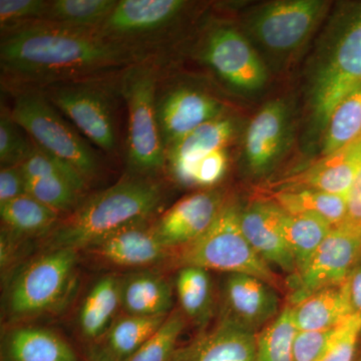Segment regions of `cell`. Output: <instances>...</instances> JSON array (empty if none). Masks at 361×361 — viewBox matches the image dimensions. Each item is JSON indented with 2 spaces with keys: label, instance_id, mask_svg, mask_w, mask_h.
Masks as SVG:
<instances>
[{
  "label": "cell",
  "instance_id": "cell-1",
  "mask_svg": "<svg viewBox=\"0 0 361 361\" xmlns=\"http://www.w3.org/2000/svg\"><path fill=\"white\" fill-rule=\"evenodd\" d=\"M149 58L145 52L104 39L97 30L44 21L1 30L2 75L21 89L92 78Z\"/></svg>",
  "mask_w": 361,
  "mask_h": 361
},
{
  "label": "cell",
  "instance_id": "cell-2",
  "mask_svg": "<svg viewBox=\"0 0 361 361\" xmlns=\"http://www.w3.org/2000/svg\"><path fill=\"white\" fill-rule=\"evenodd\" d=\"M155 178L132 175L90 196L52 230V249L90 248L125 226L149 219L163 201Z\"/></svg>",
  "mask_w": 361,
  "mask_h": 361
},
{
  "label": "cell",
  "instance_id": "cell-3",
  "mask_svg": "<svg viewBox=\"0 0 361 361\" xmlns=\"http://www.w3.org/2000/svg\"><path fill=\"white\" fill-rule=\"evenodd\" d=\"M329 28L310 77L311 111L319 127H326L338 104L361 85V4L339 13Z\"/></svg>",
  "mask_w": 361,
  "mask_h": 361
},
{
  "label": "cell",
  "instance_id": "cell-4",
  "mask_svg": "<svg viewBox=\"0 0 361 361\" xmlns=\"http://www.w3.org/2000/svg\"><path fill=\"white\" fill-rule=\"evenodd\" d=\"M157 85L158 71L151 61L123 68L116 84L127 104V161L132 175L155 178L166 167L156 113Z\"/></svg>",
  "mask_w": 361,
  "mask_h": 361
},
{
  "label": "cell",
  "instance_id": "cell-5",
  "mask_svg": "<svg viewBox=\"0 0 361 361\" xmlns=\"http://www.w3.org/2000/svg\"><path fill=\"white\" fill-rule=\"evenodd\" d=\"M177 249V261L182 267L241 273L262 279L275 289L281 288L279 277L244 236L236 206L225 204L217 219L202 236Z\"/></svg>",
  "mask_w": 361,
  "mask_h": 361
},
{
  "label": "cell",
  "instance_id": "cell-6",
  "mask_svg": "<svg viewBox=\"0 0 361 361\" xmlns=\"http://www.w3.org/2000/svg\"><path fill=\"white\" fill-rule=\"evenodd\" d=\"M11 113L39 148L70 164L85 180L97 174L96 152L66 123L42 90H18Z\"/></svg>",
  "mask_w": 361,
  "mask_h": 361
},
{
  "label": "cell",
  "instance_id": "cell-7",
  "mask_svg": "<svg viewBox=\"0 0 361 361\" xmlns=\"http://www.w3.org/2000/svg\"><path fill=\"white\" fill-rule=\"evenodd\" d=\"M77 252L73 249H51L26 266L9 288V313L14 317H27L59 306L73 283Z\"/></svg>",
  "mask_w": 361,
  "mask_h": 361
},
{
  "label": "cell",
  "instance_id": "cell-8",
  "mask_svg": "<svg viewBox=\"0 0 361 361\" xmlns=\"http://www.w3.org/2000/svg\"><path fill=\"white\" fill-rule=\"evenodd\" d=\"M39 90L90 142L108 153L115 149L114 103L108 85L92 78L58 82Z\"/></svg>",
  "mask_w": 361,
  "mask_h": 361
},
{
  "label": "cell",
  "instance_id": "cell-9",
  "mask_svg": "<svg viewBox=\"0 0 361 361\" xmlns=\"http://www.w3.org/2000/svg\"><path fill=\"white\" fill-rule=\"evenodd\" d=\"M188 6L183 0H118L97 30L104 39L145 52V47L180 20Z\"/></svg>",
  "mask_w": 361,
  "mask_h": 361
},
{
  "label": "cell",
  "instance_id": "cell-10",
  "mask_svg": "<svg viewBox=\"0 0 361 361\" xmlns=\"http://www.w3.org/2000/svg\"><path fill=\"white\" fill-rule=\"evenodd\" d=\"M326 4L320 0H284L261 6L251 16L249 30L266 51L285 54L310 37Z\"/></svg>",
  "mask_w": 361,
  "mask_h": 361
},
{
  "label": "cell",
  "instance_id": "cell-11",
  "mask_svg": "<svg viewBox=\"0 0 361 361\" xmlns=\"http://www.w3.org/2000/svg\"><path fill=\"white\" fill-rule=\"evenodd\" d=\"M361 233L345 224L334 228L318 247L310 264L294 276L291 306L315 292L343 284L360 262Z\"/></svg>",
  "mask_w": 361,
  "mask_h": 361
},
{
  "label": "cell",
  "instance_id": "cell-12",
  "mask_svg": "<svg viewBox=\"0 0 361 361\" xmlns=\"http://www.w3.org/2000/svg\"><path fill=\"white\" fill-rule=\"evenodd\" d=\"M201 59L230 87L244 92L261 89L267 71L250 42L236 28L218 25L207 33Z\"/></svg>",
  "mask_w": 361,
  "mask_h": 361
},
{
  "label": "cell",
  "instance_id": "cell-13",
  "mask_svg": "<svg viewBox=\"0 0 361 361\" xmlns=\"http://www.w3.org/2000/svg\"><path fill=\"white\" fill-rule=\"evenodd\" d=\"M156 113L166 152L203 123L222 116V104L189 85H157Z\"/></svg>",
  "mask_w": 361,
  "mask_h": 361
},
{
  "label": "cell",
  "instance_id": "cell-14",
  "mask_svg": "<svg viewBox=\"0 0 361 361\" xmlns=\"http://www.w3.org/2000/svg\"><path fill=\"white\" fill-rule=\"evenodd\" d=\"M225 204L215 191L188 195L154 223L157 235L169 250L191 243L212 226Z\"/></svg>",
  "mask_w": 361,
  "mask_h": 361
},
{
  "label": "cell",
  "instance_id": "cell-15",
  "mask_svg": "<svg viewBox=\"0 0 361 361\" xmlns=\"http://www.w3.org/2000/svg\"><path fill=\"white\" fill-rule=\"evenodd\" d=\"M223 296L224 318L255 334L274 320L279 311L276 289L251 275L228 274Z\"/></svg>",
  "mask_w": 361,
  "mask_h": 361
},
{
  "label": "cell",
  "instance_id": "cell-16",
  "mask_svg": "<svg viewBox=\"0 0 361 361\" xmlns=\"http://www.w3.org/2000/svg\"><path fill=\"white\" fill-rule=\"evenodd\" d=\"M283 215L284 211L274 202L255 201L240 211V225L250 245L267 264L294 275L295 262L282 233Z\"/></svg>",
  "mask_w": 361,
  "mask_h": 361
},
{
  "label": "cell",
  "instance_id": "cell-17",
  "mask_svg": "<svg viewBox=\"0 0 361 361\" xmlns=\"http://www.w3.org/2000/svg\"><path fill=\"white\" fill-rule=\"evenodd\" d=\"M288 109L280 99L266 104L252 118L244 139V152L254 174L269 170L281 156L288 135Z\"/></svg>",
  "mask_w": 361,
  "mask_h": 361
},
{
  "label": "cell",
  "instance_id": "cell-18",
  "mask_svg": "<svg viewBox=\"0 0 361 361\" xmlns=\"http://www.w3.org/2000/svg\"><path fill=\"white\" fill-rule=\"evenodd\" d=\"M90 249L106 262L123 267L155 264L171 252L161 243L149 219L125 226Z\"/></svg>",
  "mask_w": 361,
  "mask_h": 361
},
{
  "label": "cell",
  "instance_id": "cell-19",
  "mask_svg": "<svg viewBox=\"0 0 361 361\" xmlns=\"http://www.w3.org/2000/svg\"><path fill=\"white\" fill-rule=\"evenodd\" d=\"M257 334L223 318L182 348L171 361H256Z\"/></svg>",
  "mask_w": 361,
  "mask_h": 361
},
{
  "label": "cell",
  "instance_id": "cell-20",
  "mask_svg": "<svg viewBox=\"0 0 361 361\" xmlns=\"http://www.w3.org/2000/svg\"><path fill=\"white\" fill-rule=\"evenodd\" d=\"M234 133V123L225 116L203 123L166 152V167L178 183L186 186L194 166L209 154L226 149Z\"/></svg>",
  "mask_w": 361,
  "mask_h": 361
},
{
  "label": "cell",
  "instance_id": "cell-21",
  "mask_svg": "<svg viewBox=\"0 0 361 361\" xmlns=\"http://www.w3.org/2000/svg\"><path fill=\"white\" fill-rule=\"evenodd\" d=\"M361 139L334 155L323 157L302 174L281 182L284 189H310L348 197L360 168Z\"/></svg>",
  "mask_w": 361,
  "mask_h": 361
},
{
  "label": "cell",
  "instance_id": "cell-22",
  "mask_svg": "<svg viewBox=\"0 0 361 361\" xmlns=\"http://www.w3.org/2000/svg\"><path fill=\"white\" fill-rule=\"evenodd\" d=\"M291 307L298 331L334 329L353 314L346 281L315 292Z\"/></svg>",
  "mask_w": 361,
  "mask_h": 361
},
{
  "label": "cell",
  "instance_id": "cell-23",
  "mask_svg": "<svg viewBox=\"0 0 361 361\" xmlns=\"http://www.w3.org/2000/svg\"><path fill=\"white\" fill-rule=\"evenodd\" d=\"M6 361H78L75 351L56 332L39 327H23L7 334Z\"/></svg>",
  "mask_w": 361,
  "mask_h": 361
},
{
  "label": "cell",
  "instance_id": "cell-24",
  "mask_svg": "<svg viewBox=\"0 0 361 361\" xmlns=\"http://www.w3.org/2000/svg\"><path fill=\"white\" fill-rule=\"evenodd\" d=\"M122 305L130 315H168L172 307V290L160 275L137 273L122 281Z\"/></svg>",
  "mask_w": 361,
  "mask_h": 361
},
{
  "label": "cell",
  "instance_id": "cell-25",
  "mask_svg": "<svg viewBox=\"0 0 361 361\" xmlns=\"http://www.w3.org/2000/svg\"><path fill=\"white\" fill-rule=\"evenodd\" d=\"M281 226L285 241L295 262L296 276L307 267L318 247L334 227L318 216L285 212Z\"/></svg>",
  "mask_w": 361,
  "mask_h": 361
},
{
  "label": "cell",
  "instance_id": "cell-26",
  "mask_svg": "<svg viewBox=\"0 0 361 361\" xmlns=\"http://www.w3.org/2000/svg\"><path fill=\"white\" fill-rule=\"evenodd\" d=\"M121 304L122 280L111 275L99 280L80 308V327L84 336L94 339L103 336Z\"/></svg>",
  "mask_w": 361,
  "mask_h": 361
},
{
  "label": "cell",
  "instance_id": "cell-27",
  "mask_svg": "<svg viewBox=\"0 0 361 361\" xmlns=\"http://www.w3.org/2000/svg\"><path fill=\"white\" fill-rule=\"evenodd\" d=\"M287 214H308L338 227L348 217V197L310 189L281 190L272 200Z\"/></svg>",
  "mask_w": 361,
  "mask_h": 361
},
{
  "label": "cell",
  "instance_id": "cell-28",
  "mask_svg": "<svg viewBox=\"0 0 361 361\" xmlns=\"http://www.w3.org/2000/svg\"><path fill=\"white\" fill-rule=\"evenodd\" d=\"M0 216L9 234L35 236L54 229L59 213L26 194L0 204Z\"/></svg>",
  "mask_w": 361,
  "mask_h": 361
},
{
  "label": "cell",
  "instance_id": "cell-29",
  "mask_svg": "<svg viewBox=\"0 0 361 361\" xmlns=\"http://www.w3.org/2000/svg\"><path fill=\"white\" fill-rule=\"evenodd\" d=\"M116 4L118 0H49L40 21L77 30H97Z\"/></svg>",
  "mask_w": 361,
  "mask_h": 361
},
{
  "label": "cell",
  "instance_id": "cell-30",
  "mask_svg": "<svg viewBox=\"0 0 361 361\" xmlns=\"http://www.w3.org/2000/svg\"><path fill=\"white\" fill-rule=\"evenodd\" d=\"M361 139V85L344 97L330 116L322 155H334Z\"/></svg>",
  "mask_w": 361,
  "mask_h": 361
},
{
  "label": "cell",
  "instance_id": "cell-31",
  "mask_svg": "<svg viewBox=\"0 0 361 361\" xmlns=\"http://www.w3.org/2000/svg\"><path fill=\"white\" fill-rule=\"evenodd\" d=\"M176 289L182 312L196 322H206L213 304V286L208 270L194 266L180 268Z\"/></svg>",
  "mask_w": 361,
  "mask_h": 361
},
{
  "label": "cell",
  "instance_id": "cell-32",
  "mask_svg": "<svg viewBox=\"0 0 361 361\" xmlns=\"http://www.w3.org/2000/svg\"><path fill=\"white\" fill-rule=\"evenodd\" d=\"M167 316H123L110 330L109 350L118 360H127L160 329Z\"/></svg>",
  "mask_w": 361,
  "mask_h": 361
},
{
  "label": "cell",
  "instance_id": "cell-33",
  "mask_svg": "<svg viewBox=\"0 0 361 361\" xmlns=\"http://www.w3.org/2000/svg\"><path fill=\"white\" fill-rule=\"evenodd\" d=\"M297 332L291 305L286 306L258 334L256 361H292Z\"/></svg>",
  "mask_w": 361,
  "mask_h": 361
},
{
  "label": "cell",
  "instance_id": "cell-34",
  "mask_svg": "<svg viewBox=\"0 0 361 361\" xmlns=\"http://www.w3.org/2000/svg\"><path fill=\"white\" fill-rule=\"evenodd\" d=\"M186 325L184 313L174 311L166 318L148 341L125 361H171L177 350L178 339Z\"/></svg>",
  "mask_w": 361,
  "mask_h": 361
},
{
  "label": "cell",
  "instance_id": "cell-35",
  "mask_svg": "<svg viewBox=\"0 0 361 361\" xmlns=\"http://www.w3.org/2000/svg\"><path fill=\"white\" fill-rule=\"evenodd\" d=\"M26 193L61 214L77 208L82 192L61 177L26 180Z\"/></svg>",
  "mask_w": 361,
  "mask_h": 361
},
{
  "label": "cell",
  "instance_id": "cell-36",
  "mask_svg": "<svg viewBox=\"0 0 361 361\" xmlns=\"http://www.w3.org/2000/svg\"><path fill=\"white\" fill-rule=\"evenodd\" d=\"M35 148L25 130L6 109L0 114V164L1 167L23 165Z\"/></svg>",
  "mask_w": 361,
  "mask_h": 361
},
{
  "label": "cell",
  "instance_id": "cell-37",
  "mask_svg": "<svg viewBox=\"0 0 361 361\" xmlns=\"http://www.w3.org/2000/svg\"><path fill=\"white\" fill-rule=\"evenodd\" d=\"M21 168H23L26 180L45 177H61L68 180L80 192H82V190L85 189V182H87L84 176L70 164L61 160L58 157L47 153L44 149L39 148L37 145H35L32 155L21 165Z\"/></svg>",
  "mask_w": 361,
  "mask_h": 361
},
{
  "label": "cell",
  "instance_id": "cell-38",
  "mask_svg": "<svg viewBox=\"0 0 361 361\" xmlns=\"http://www.w3.org/2000/svg\"><path fill=\"white\" fill-rule=\"evenodd\" d=\"M361 334V318L353 314L336 327L326 353L318 361H353Z\"/></svg>",
  "mask_w": 361,
  "mask_h": 361
},
{
  "label": "cell",
  "instance_id": "cell-39",
  "mask_svg": "<svg viewBox=\"0 0 361 361\" xmlns=\"http://www.w3.org/2000/svg\"><path fill=\"white\" fill-rule=\"evenodd\" d=\"M49 0H1L0 25L1 30L23 23L40 21L47 11Z\"/></svg>",
  "mask_w": 361,
  "mask_h": 361
},
{
  "label": "cell",
  "instance_id": "cell-40",
  "mask_svg": "<svg viewBox=\"0 0 361 361\" xmlns=\"http://www.w3.org/2000/svg\"><path fill=\"white\" fill-rule=\"evenodd\" d=\"M336 327L315 331L297 332L292 349V361L319 360L326 353L336 334Z\"/></svg>",
  "mask_w": 361,
  "mask_h": 361
},
{
  "label": "cell",
  "instance_id": "cell-41",
  "mask_svg": "<svg viewBox=\"0 0 361 361\" xmlns=\"http://www.w3.org/2000/svg\"><path fill=\"white\" fill-rule=\"evenodd\" d=\"M227 166L228 156L226 149L213 152L194 166L186 186L212 187L223 179Z\"/></svg>",
  "mask_w": 361,
  "mask_h": 361
},
{
  "label": "cell",
  "instance_id": "cell-42",
  "mask_svg": "<svg viewBox=\"0 0 361 361\" xmlns=\"http://www.w3.org/2000/svg\"><path fill=\"white\" fill-rule=\"evenodd\" d=\"M26 194V179L21 165L1 167L0 204L13 200Z\"/></svg>",
  "mask_w": 361,
  "mask_h": 361
},
{
  "label": "cell",
  "instance_id": "cell-43",
  "mask_svg": "<svg viewBox=\"0 0 361 361\" xmlns=\"http://www.w3.org/2000/svg\"><path fill=\"white\" fill-rule=\"evenodd\" d=\"M344 224L361 233V161L348 195V217Z\"/></svg>",
  "mask_w": 361,
  "mask_h": 361
},
{
  "label": "cell",
  "instance_id": "cell-44",
  "mask_svg": "<svg viewBox=\"0 0 361 361\" xmlns=\"http://www.w3.org/2000/svg\"><path fill=\"white\" fill-rule=\"evenodd\" d=\"M346 285L353 314L361 318V261L351 271L350 275L346 279Z\"/></svg>",
  "mask_w": 361,
  "mask_h": 361
},
{
  "label": "cell",
  "instance_id": "cell-45",
  "mask_svg": "<svg viewBox=\"0 0 361 361\" xmlns=\"http://www.w3.org/2000/svg\"><path fill=\"white\" fill-rule=\"evenodd\" d=\"M89 361H121L108 348H99L92 351Z\"/></svg>",
  "mask_w": 361,
  "mask_h": 361
},
{
  "label": "cell",
  "instance_id": "cell-46",
  "mask_svg": "<svg viewBox=\"0 0 361 361\" xmlns=\"http://www.w3.org/2000/svg\"><path fill=\"white\" fill-rule=\"evenodd\" d=\"M361 361V360H360Z\"/></svg>",
  "mask_w": 361,
  "mask_h": 361
}]
</instances>
